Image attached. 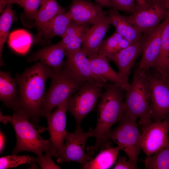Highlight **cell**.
Masks as SVG:
<instances>
[{
	"label": "cell",
	"instance_id": "obj_2",
	"mask_svg": "<svg viewBox=\"0 0 169 169\" xmlns=\"http://www.w3.org/2000/svg\"><path fill=\"white\" fill-rule=\"evenodd\" d=\"M97 104L96 125L94 129L96 139L91 154L99 149L111 147L109 138L112 126L119 122L123 115L125 90L120 86L111 83L105 88Z\"/></svg>",
	"mask_w": 169,
	"mask_h": 169
},
{
	"label": "cell",
	"instance_id": "obj_33",
	"mask_svg": "<svg viewBox=\"0 0 169 169\" xmlns=\"http://www.w3.org/2000/svg\"><path fill=\"white\" fill-rule=\"evenodd\" d=\"M113 8L132 14L137 9L138 4L134 0H110Z\"/></svg>",
	"mask_w": 169,
	"mask_h": 169
},
{
	"label": "cell",
	"instance_id": "obj_10",
	"mask_svg": "<svg viewBox=\"0 0 169 169\" xmlns=\"http://www.w3.org/2000/svg\"><path fill=\"white\" fill-rule=\"evenodd\" d=\"M168 16L163 2L138 6L135 11L127 17L128 22L144 34H147Z\"/></svg>",
	"mask_w": 169,
	"mask_h": 169
},
{
	"label": "cell",
	"instance_id": "obj_26",
	"mask_svg": "<svg viewBox=\"0 0 169 169\" xmlns=\"http://www.w3.org/2000/svg\"><path fill=\"white\" fill-rule=\"evenodd\" d=\"M120 150L118 146L102 149L94 158L82 164L81 168L84 169L110 168L115 163Z\"/></svg>",
	"mask_w": 169,
	"mask_h": 169
},
{
	"label": "cell",
	"instance_id": "obj_37",
	"mask_svg": "<svg viewBox=\"0 0 169 169\" xmlns=\"http://www.w3.org/2000/svg\"><path fill=\"white\" fill-rule=\"evenodd\" d=\"M97 3L101 6L110 8H113V6L110 0H94Z\"/></svg>",
	"mask_w": 169,
	"mask_h": 169
},
{
	"label": "cell",
	"instance_id": "obj_16",
	"mask_svg": "<svg viewBox=\"0 0 169 169\" xmlns=\"http://www.w3.org/2000/svg\"><path fill=\"white\" fill-rule=\"evenodd\" d=\"M66 59L64 66L79 79L84 81H93L103 84L105 87L108 84L97 78L92 73L88 58L81 48L71 51H65Z\"/></svg>",
	"mask_w": 169,
	"mask_h": 169
},
{
	"label": "cell",
	"instance_id": "obj_38",
	"mask_svg": "<svg viewBox=\"0 0 169 169\" xmlns=\"http://www.w3.org/2000/svg\"><path fill=\"white\" fill-rule=\"evenodd\" d=\"M9 0H0V13L3 12L9 3Z\"/></svg>",
	"mask_w": 169,
	"mask_h": 169
},
{
	"label": "cell",
	"instance_id": "obj_35",
	"mask_svg": "<svg viewBox=\"0 0 169 169\" xmlns=\"http://www.w3.org/2000/svg\"><path fill=\"white\" fill-rule=\"evenodd\" d=\"M136 166L130 160H127L125 156H120L114 167V169H136Z\"/></svg>",
	"mask_w": 169,
	"mask_h": 169
},
{
	"label": "cell",
	"instance_id": "obj_12",
	"mask_svg": "<svg viewBox=\"0 0 169 169\" xmlns=\"http://www.w3.org/2000/svg\"><path fill=\"white\" fill-rule=\"evenodd\" d=\"M68 99L59 105L46 117L48 122L46 129L49 133V140L52 145V155L57 158L62 153L65 140Z\"/></svg>",
	"mask_w": 169,
	"mask_h": 169
},
{
	"label": "cell",
	"instance_id": "obj_30",
	"mask_svg": "<svg viewBox=\"0 0 169 169\" xmlns=\"http://www.w3.org/2000/svg\"><path fill=\"white\" fill-rule=\"evenodd\" d=\"M145 169H169V144L144 161Z\"/></svg>",
	"mask_w": 169,
	"mask_h": 169
},
{
	"label": "cell",
	"instance_id": "obj_18",
	"mask_svg": "<svg viewBox=\"0 0 169 169\" xmlns=\"http://www.w3.org/2000/svg\"><path fill=\"white\" fill-rule=\"evenodd\" d=\"M66 56L65 50L61 41L54 44L49 45L28 56L29 62L38 60L57 72L64 66V59Z\"/></svg>",
	"mask_w": 169,
	"mask_h": 169
},
{
	"label": "cell",
	"instance_id": "obj_40",
	"mask_svg": "<svg viewBox=\"0 0 169 169\" xmlns=\"http://www.w3.org/2000/svg\"><path fill=\"white\" fill-rule=\"evenodd\" d=\"M164 0H145L146 3L152 4L156 3L163 2Z\"/></svg>",
	"mask_w": 169,
	"mask_h": 169
},
{
	"label": "cell",
	"instance_id": "obj_44",
	"mask_svg": "<svg viewBox=\"0 0 169 169\" xmlns=\"http://www.w3.org/2000/svg\"></svg>",
	"mask_w": 169,
	"mask_h": 169
},
{
	"label": "cell",
	"instance_id": "obj_29",
	"mask_svg": "<svg viewBox=\"0 0 169 169\" xmlns=\"http://www.w3.org/2000/svg\"><path fill=\"white\" fill-rule=\"evenodd\" d=\"M32 42L31 34L23 29L14 31L10 34L8 37V43L9 46L19 53L26 52Z\"/></svg>",
	"mask_w": 169,
	"mask_h": 169
},
{
	"label": "cell",
	"instance_id": "obj_39",
	"mask_svg": "<svg viewBox=\"0 0 169 169\" xmlns=\"http://www.w3.org/2000/svg\"><path fill=\"white\" fill-rule=\"evenodd\" d=\"M139 6H144L146 4L145 0H134Z\"/></svg>",
	"mask_w": 169,
	"mask_h": 169
},
{
	"label": "cell",
	"instance_id": "obj_43",
	"mask_svg": "<svg viewBox=\"0 0 169 169\" xmlns=\"http://www.w3.org/2000/svg\"><path fill=\"white\" fill-rule=\"evenodd\" d=\"M168 77L169 78V76Z\"/></svg>",
	"mask_w": 169,
	"mask_h": 169
},
{
	"label": "cell",
	"instance_id": "obj_23",
	"mask_svg": "<svg viewBox=\"0 0 169 169\" xmlns=\"http://www.w3.org/2000/svg\"><path fill=\"white\" fill-rule=\"evenodd\" d=\"M66 11L57 0H42L40 7L30 22L28 28L35 27L38 31L49 23L56 15Z\"/></svg>",
	"mask_w": 169,
	"mask_h": 169
},
{
	"label": "cell",
	"instance_id": "obj_6",
	"mask_svg": "<svg viewBox=\"0 0 169 169\" xmlns=\"http://www.w3.org/2000/svg\"><path fill=\"white\" fill-rule=\"evenodd\" d=\"M137 119L123 114L117 126L111 131L109 138L116 143L120 150L125 153L128 159L138 167L141 131L136 122Z\"/></svg>",
	"mask_w": 169,
	"mask_h": 169
},
{
	"label": "cell",
	"instance_id": "obj_27",
	"mask_svg": "<svg viewBox=\"0 0 169 169\" xmlns=\"http://www.w3.org/2000/svg\"><path fill=\"white\" fill-rule=\"evenodd\" d=\"M11 3H9L1 13L0 17V65L5 64L3 60L2 53L5 43L13 23L18 18L15 12L13 10Z\"/></svg>",
	"mask_w": 169,
	"mask_h": 169
},
{
	"label": "cell",
	"instance_id": "obj_20",
	"mask_svg": "<svg viewBox=\"0 0 169 169\" xmlns=\"http://www.w3.org/2000/svg\"><path fill=\"white\" fill-rule=\"evenodd\" d=\"M72 19L68 12H64L56 15L49 23L38 31L35 42L44 44L53 38L62 37L66 30Z\"/></svg>",
	"mask_w": 169,
	"mask_h": 169
},
{
	"label": "cell",
	"instance_id": "obj_24",
	"mask_svg": "<svg viewBox=\"0 0 169 169\" xmlns=\"http://www.w3.org/2000/svg\"><path fill=\"white\" fill-rule=\"evenodd\" d=\"M90 27L87 24L78 23L72 20L60 41L65 51L81 48L86 33Z\"/></svg>",
	"mask_w": 169,
	"mask_h": 169
},
{
	"label": "cell",
	"instance_id": "obj_11",
	"mask_svg": "<svg viewBox=\"0 0 169 169\" xmlns=\"http://www.w3.org/2000/svg\"><path fill=\"white\" fill-rule=\"evenodd\" d=\"M169 125L164 119L152 122L141 129L140 146L148 157L169 144Z\"/></svg>",
	"mask_w": 169,
	"mask_h": 169
},
{
	"label": "cell",
	"instance_id": "obj_31",
	"mask_svg": "<svg viewBox=\"0 0 169 169\" xmlns=\"http://www.w3.org/2000/svg\"><path fill=\"white\" fill-rule=\"evenodd\" d=\"M42 0H9V3L17 4L22 7L24 13L20 18L23 25L28 28L29 25L40 7Z\"/></svg>",
	"mask_w": 169,
	"mask_h": 169
},
{
	"label": "cell",
	"instance_id": "obj_22",
	"mask_svg": "<svg viewBox=\"0 0 169 169\" xmlns=\"http://www.w3.org/2000/svg\"><path fill=\"white\" fill-rule=\"evenodd\" d=\"M18 84L8 72L0 71V100L7 107L15 111L19 109Z\"/></svg>",
	"mask_w": 169,
	"mask_h": 169
},
{
	"label": "cell",
	"instance_id": "obj_7",
	"mask_svg": "<svg viewBox=\"0 0 169 169\" xmlns=\"http://www.w3.org/2000/svg\"><path fill=\"white\" fill-rule=\"evenodd\" d=\"M145 75L152 121H162L169 114V78L164 77L154 68L147 70Z\"/></svg>",
	"mask_w": 169,
	"mask_h": 169
},
{
	"label": "cell",
	"instance_id": "obj_5",
	"mask_svg": "<svg viewBox=\"0 0 169 169\" xmlns=\"http://www.w3.org/2000/svg\"><path fill=\"white\" fill-rule=\"evenodd\" d=\"M123 114L139 119L142 129L152 123L150 97L144 74L134 72L132 80L125 91Z\"/></svg>",
	"mask_w": 169,
	"mask_h": 169
},
{
	"label": "cell",
	"instance_id": "obj_34",
	"mask_svg": "<svg viewBox=\"0 0 169 169\" xmlns=\"http://www.w3.org/2000/svg\"><path fill=\"white\" fill-rule=\"evenodd\" d=\"M52 156L51 151H49L37 156L35 161L39 164L42 169H60L54 161Z\"/></svg>",
	"mask_w": 169,
	"mask_h": 169
},
{
	"label": "cell",
	"instance_id": "obj_15",
	"mask_svg": "<svg viewBox=\"0 0 169 169\" xmlns=\"http://www.w3.org/2000/svg\"><path fill=\"white\" fill-rule=\"evenodd\" d=\"M146 34L138 40L115 54L106 56L108 61H112L117 66L118 73L127 83L131 70L139 54L141 53Z\"/></svg>",
	"mask_w": 169,
	"mask_h": 169
},
{
	"label": "cell",
	"instance_id": "obj_21",
	"mask_svg": "<svg viewBox=\"0 0 169 169\" xmlns=\"http://www.w3.org/2000/svg\"><path fill=\"white\" fill-rule=\"evenodd\" d=\"M107 17L110 24L115 28V31L130 43L137 41L143 37L144 33L132 25L127 20V17L121 14L117 9L113 8L107 12Z\"/></svg>",
	"mask_w": 169,
	"mask_h": 169
},
{
	"label": "cell",
	"instance_id": "obj_17",
	"mask_svg": "<svg viewBox=\"0 0 169 169\" xmlns=\"http://www.w3.org/2000/svg\"><path fill=\"white\" fill-rule=\"evenodd\" d=\"M88 58L91 71L97 78L106 84L109 81L119 85L125 91L128 90L130 84L112 68L105 56L98 54Z\"/></svg>",
	"mask_w": 169,
	"mask_h": 169
},
{
	"label": "cell",
	"instance_id": "obj_28",
	"mask_svg": "<svg viewBox=\"0 0 169 169\" xmlns=\"http://www.w3.org/2000/svg\"><path fill=\"white\" fill-rule=\"evenodd\" d=\"M130 43L116 31L104 40L99 54L106 56L117 53L130 45Z\"/></svg>",
	"mask_w": 169,
	"mask_h": 169
},
{
	"label": "cell",
	"instance_id": "obj_13",
	"mask_svg": "<svg viewBox=\"0 0 169 169\" xmlns=\"http://www.w3.org/2000/svg\"><path fill=\"white\" fill-rule=\"evenodd\" d=\"M164 20L146 34L141 58L135 71L136 72L144 74L147 70L154 68L160 53Z\"/></svg>",
	"mask_w": 169,
	"mask_h": 169
},
{
	"label": "cell",
	"instance_id": "obj_8",
	"mask_svg": "<svg viewBox=\"0 0 169 169\" xmlns=\"http://www.w3.org/2000/svg\"><path fill=\"white\" fill-rule=\"evenodd\" d=\"M104 85L98 82L85 81L79 90L68 100L67 110L75 120L76 131H83L81 124L84 118L98 104Z\"/></svg>",
	"mask_w": 169,
	"mask_h": 169
},
{
	"label": "cell",
	"instance_id": "obj_4",
	"mask_svg": "<svg viewBox=\"0 0 169 169\" xmlns=\"http://www.w3.org/2000/svg\"><path fill=\"white\" fill-rule=\"evenodd\" d=\"M49 78L51 84L45 95L41 116L47 117L53 110L74 95L85 81L79 79L64 66L59 71L52 70Z\"/></svg>",
	"mask_w": 169,
	"mask_h": 169
},
{
	"label": "cell",
	"instance_id": "obj_3",
	"mask_svg": "<svg viewBox=\"0 0 169 169\" xmlns=\"http://www.w3.org/2000/svg\"><path fill=\"white\" fill-rule=\"evenodd\" d=\"M0 118L1 122L10 123L14 130L17 142L13 150V154L25 151L32 152L38 156L43 154V151L52 152V145L50 141L42 137L24 112L18 110L12 115H5L0 111Z\"/></svg>",
	"mask_w": 169,
	"mask_h": 169
},
{
	"label": "cell",
	"instance_id": "obj_41",
	"mask_svg": "<svg viewBox=\"0 0 169 169\" xmlns=\"http://www.w3.org/2000/svg\"><path fill=\"white\" fill-rule=\"evenodd\" d=\"M163 3L168 10V16H169V0H164Z\"/></svg>",
	"mask_w": 169,
	"mask_h": 169
},
{
	"label": "cell",
	"instance_id": "obj_36",
	"mask_svg": "<svg viewBox=\"0 0 169 169\" xmlns=\"http://www.w3.org/2000/svg\"><path fill=\"white\" fill-rule=\"evenodd\" d=\"M6 141V137L4 133L1 130L0 133V153L3 151Z\"/></svg>",
	"mask_w": 169,
	"mask_h": 169
},
{
	"label": "cell",
	"instance_id": "obj_42",
	"mask_svg": "<svg viewBox=\"0 0 169 169\" xmlns=\"http://www.w3.org/2000/svg\"><path fill=\"white\" fill-rule=\"evenodd\" d=\"M164 119L167 121L169 125V114L166 116Z\"/></svg>",
	"mask_w": 169,
	"mask_h": 169
},
{
	"label": "cell",
	"instance_id": "obj_9",
	"mask_svg": "<svg viewBox=\"0 0 169 169\" xmlns=\"http://www.w3.org/2000/svg\"><path fill=\"white\" fill-rule=\"evenodd\" d=\"M93 135L94 129L92 128L87 132L83 131H67L65 142L62 153L57 158V162L62 164L75 161L82 165L90 161L93 158L89 153H85V147L88 138L93 137Z\"/></svg>",
	"mask_w": 169,
	"mask_h": 169
},
{
	"label": "cell",
	"instance_id": "obj_32",
	"mask_svg": "<svg viewBox=\"0 0 169 169\" xmlns=\"http://www.w3.org/2000/svg\"><path fill=\"white\" fill-rule=\"evenodd\" d=\"M13 155L0 157V169L16 167L23 164H29L35 161L36 159V157L28 156H20L16 155V154Z\"/></svg>",
	"mask_w": 169,
	"mask_h": 169
},
{
	"label": "cell",
	"instance_id": "obj_19",
	"mask_svg": "<svg viewBox=\"0 0 169 169\" xmlns=\"http://www.w3.org/2000/svg\"><path fill=\"white\" fill-rule=\"evenodd\" d=\"M110 25L106 17L98 23L93 25L89 29L81 48L87 57L99 54L103 39Z\"/></svg>",
	"mask_w": 169,
	"mask_h": 169
},
{
	"label": "cell",
	"instance_id": "obj_14",
	"mask_svg": "<svg viewBox=\"0 0 169 169\" xmlns=\"http://www.w3.org/2000/svg\"><path fill=\"white\" fill-rule=\"evenodd\" d=\"M68 12L72 21L82 24L94 25L107 17L102 6L87 0H73Z\"/></svg>",
	"mask_w": 169,
	"mask_h": 169
},
{
	"label": "cell",
	"instance_id": "obj_1",
	"mask_svg": "<svg viewBox=\"0 0 169 169\" xmlns=\"http://www.w3.org/2000/svg\"><path fill=\"white\" fill-rule=\"evenodd\" d=\"M52 70L39 61L15 77L19 94L18 110L24 112L38 129L45 85Z\"/></svg>",
	"mask_w": 169,
	"mask_h": 169
},
{
	"label": "cell",
	"instance_id": "obj_25",
	"mask_svg": "<svg viewBox=\"0 0 169 169\" xmlns=\"http://www.w3.org/2000/svg\"><path fill=\"white\" fill-rule=\"evenodd\" d=\"M153 68L164 77H167L169 76V16L164 20L160 53Z\"/></svg>",
	"mask_w": 169,
	"mask_h": 169
}]
</instances>
